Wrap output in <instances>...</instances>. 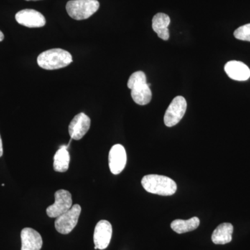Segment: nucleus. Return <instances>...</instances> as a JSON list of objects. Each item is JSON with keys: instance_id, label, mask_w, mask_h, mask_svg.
Masks as SVG:
<instances>
[{"instance_id": "f8f14e48", "label": "nucleus", "mask_w": 250, "mask_h": 250, "mask_svg": "<svg viewBox=\"0 0 250 250\" xmlns=\"http://www.w3.org/2000/svg\"><path fill=\"white\" fill-rule=\"evenodd\" d=\"M21 236L22 241L21 250H41L42 248V237L34 229H23Z\"/></svg>"}, {"instance_id": "9d476101", "label": "nucleus", "mask_w": 250, "mask_h": 250, "mask_svg": "<svg viewBox=\"0 0 250 250\" xmlns=\"http://www.w3.org/2000/svg\"><path fill=\"white\" fill-rule=\"evenodd\" d=\"M126 164V153L125 147L121 144L113 146L108 154V165L113 174L123 172Z\"/></svg>"}, {"instance_id": "423d86ee", "label": "nucleus", "mask_w": 250, "mask_h": 250, "mask_svg": "<svg viewBox=\"0 0 250 250\" xmlns=\"http://www.w3.org/2000/svg\"><path fill=\"white\" fill-rule=\"evenodd\" d=\"M55 201L53 205L49 206L46 210L49 218H57L65 213L72 207V195L66 190L61 189L54 194Z\"/></svg>"}, {"instance_id": "412c9836", "label": "nucleus", "mask_w": 250, "mask_h": 250, "mask_svg": "<svg viewBox=\"0 0 250 250\" xmlns=\"http://www.w3.org/2000/svg\"><path fill=\"white\" fill-rule=\"evenodd\" d=\"M26 1H39V0H26Z\"/></svg>"}, {"instance_id": "f3484780", "label": "nucleus", "mask_w": 250, "mask_h": 250, "mask_svg": "<svg viewBox=\"0 0 250 250\" xmlns=\"http://www.w3.org/2000/svg\"><path fill=\"white\" fill-rule=\"evenodd\" d=\"M200 224V219L197 217H192L189 220H174L171 223V228L179 234L189 232L193 231L198 228Z\"/></svg>"}, {"instance_id": "6e6552de", "label": "nucleus", "mask_w": 250, "mask_h": 250, "mask_svg": "<svg viewBox=\"0 0 250 250\" xmlns=\"http://www.w3.org/2000/svg\"><path fill=\"white\" fill-rule=\"evenodd\" d=\"M112 237V225L107 220H100L95 226L93 241L95 249L103 250L107 248Z\"/></svg>"}, {"instance_id": "ddd939ff", "label": "nucleus", "mask_w": 250, "mask_h": 250, "mask_svg": "<svg viewBox=\"0 0 250 250\" xmlns=\"http://www.w3.org/2000/svg\"><path fill=\"white\" fill-rule=\"evenodd\" d=\"M225 70L227 75L233 80L243 82L248 80L250 77L249 67L241 62L231 61L227 62Z\"/></svg>"}, {"instance_id": "f257e3e1", "label": "nucleus", "mask_w": 250, "mask_h": 250, "mask_svg": "<svg viewBox=\"0 0 250 250\" xmlns=\"http://www.w3.org/2000/svg\"><path fill=\"white\" fill-rule=\"evenodd\" d=\"M145 190L162 196H170L177 191V184L170 177L159 174H148L141 181Z\"/></svg>"}, {"instance_id": "39448f33", "label": "nucleus", "mask_w": 250, "mask_h": 250, "mask_svg": "<svg viewBox=\"0 0 250 250\" xmlns=\"http://www.w3.org/2000/svg\"><path fill=\"white\" fill-rule=\"evenodd\" d=\"M81 211L80 205H75L67 212L57 218L54 223L57 231L62 234H68L71 232L78 223Z\"/></svg>"}, {"instance_id": "6ab92c4d", "label": "nucleus", "mask_w": 250, "mask_h": 250, "mask_svg": "<svg viewBox=\"0 0 250 250\" xmlns=\"http://www.w3.org/2000/svg\"><path fill=\"white\" fill-rule=\"evenodd\" d=\"M3 155V145L1 141V136H0V157Z\"/></svg>"}, {"instance_id": "dca6fc26", "label": "nucleus", "mask_w": 250, "mask_h": 250, "mask_svg": "<svg viewBox=\"0 0 250 250\" xmlns=\"http://www.w3.org/2000/svg\"><path fill=\"white\" fill-rule=\"evenodd\" d=\"M70 143L67 146H61L60 148L54 156V170L59 172H66L69 168L70 164V153L67 151V148L70 146Z\"/></svg>"}, {"instance_id": "0eeeda50", "label": "nucleus", "mask_w": 250, "mask_h": 250, "mask_svg": "<svg viewBox=\"0 0 250 250\" xmlns=\"http://www.w3.org/2000/svg\"><path fill=\"white\" fill-rule=\"evenodd\" d=\"M187 108V103L184 97L177 96L174 98L164 116V123L166 126L171 127L178 124L183 118Z\"/></svg>"}, {"instance_id": "1a4fd4ad", "label": "nucleus", "mask_w": 250, "mask_h": 250, "mask_svg": "<svg viewBox=\"0 0 250 250\" xmlns=\"http://www.w3.org/2000/svg\"><path fill=\"white\" fill-rule=\"evenodd\" d=\"M16 21L21 25L29 28L42 27L46 21L43 15L34 9H23L16 15Z\"/></svg>"}, {"instance_id": "2eb2a0df", "label": "nucleus", "mask_w": 250, "mask_h": 250, "mask_svg": "<svg viewBox=\"0 0 250 250\" xmlns=\"http://www.w3.org/2000/svg\"><path fill=\"white\" fill-rule=\"evenodd\" d=\"M233 227L231 223L220 224L213 231L211 239L216 245H225L232 241Z\"/></svg>"}, {"instance_id": "f03ea898", "label": "nucleus", "mask_w": 250, "mask_h": 250, "mask_svg": "<svg viewBox=\"0 0 250 250\" xmlns=\"http://www.w3.org/2000/svg\"><path fill=\"white\" fill-rule=\"evenodd\" d=\"M151 84L147 83L146 74L142 71H137L130 76L127 86L131 89V98L137 104H147L152 100Z\"/></svg>"}, {"instance_id": "4468645a", "label": "nucleus", "mask_w": 250, "mask_h": 250, "mask_svg": "<svg viewBox=\"0 0 250 250\" xmlns=\"http://www.w3.org/2000/svg\"><path fill=\"white\" fill-rule=\"evenodd\" d=\"M170 23V18L167 15L159 13L156 14L152 19L153 30L155 31L160 39L167 41L170 37L168 26Z\"/></svg>"}, {"instance_id": "20e7f679", "label": "nucleus", "mask_w": 250, "mask_h": 250, "mask_svg": "<svg viewBox=\"0 0 250 250\" xmlns=\"http://www.w3.org/2000/svg\"><path fill=\"white\" fill-rule=\"evenodd\" d=\"M67 14L77 21L88 19L100 8L98 0H70L66 4Z\"/></svg>"}, {"instance_id": "aec40b11", "label": "nucleus", "mask_w": 250, "mask_h": 250, "mask_svg": "<svg viewBox=\"0 0 250 250\" xmlns=\"http://www.w3.org/2000/svg\"><path fill=\"white\" fill-rule=\"evenodd\" d=\"M4 34H3V33L1 32V31H0V42H1V41H2L3 40H4Z\"/></svg>"}, {"instance_id": "9b49d317", "label": "nucleus", "mask_w": 250, "mask_h": 250, "mask_svg": "<svg viewBox=\"0 0 250 250\" xmlns=\"http://www.w3.org/2000/svg\"><path fill=\"white\" fill-rule=\"evenodd\" d=\"M90 126L89 117L83 113L76 115L69 125V134L71 139L76 140V141L82 139L88 132Z\"/></svg>"}, {"instance_id": "7ed1b4c3", "label": "nucleus", "mask_w": 250, "mask_h": 250, "mask_svg": "<svg viewBox=\"0 0 250 250\" xmlns=\"http://www.w3.org/2000/svg\"><path fill=\"white\" fill-rule=\"evenodd\" d=\"M72 57L70 52L60 48L51 49L41 53L37 59L38 65L45 70H57L70 65Z\"/></svg>"}, {"instance_id": "a211bd4d", "label": "nucleus", "mask_w": 250, "mask_h": 250, "mask_svg": "<svg viewBox=\"0 0 250 250\" xmlns=\"http://www.w3.org/2000/svg\"><path fill=\"white\" fill-rule=\"evenodd\" d=\"M235 38L238 40L250 41V24H245L238 27L234 31Z\"/></svg>"}]
</instances>
